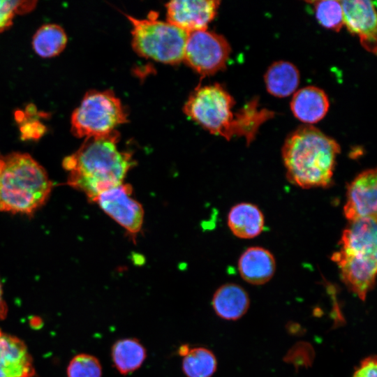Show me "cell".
I'll return each instance as SVG.
<instances>
[{"label": "cell", "mask_w": 377, "mask_h": 377, "mask_svg": "<svg viewBox=\"0 0 377 377\" xmlns=\"http://www.w3.org/2000/svg\"><path fill=\"white\" fill-rule=\"evenodd\" d=\"M119 134L85 139L80 147L64 158L67 184L93 201L101 192L124 183L133 164L131 153L118 149Z\"/></svg>", "instance_id": "1"}, {"label": "cell", "mask_w": 377, "mask_h": 377, "mask_svg": "<svg viewBox=\"0 0 377 377\" xmlns=\"http://www.w3.org/2000/svg\"><path fill=\"white\" fill-rule=\"evenodd\" d=\"M340 151L337 142L317 128L299 127L287 137L282 147L287 179L302 188L328 187Z\"/></svg>", "instance_id": "2"}, {"label": "cell", "mask_w": 377, "mask_h": 377, "mask_svg": "<svg viewBox=\"0 0 377 377\" xmlns=\"http://www.w3.org/2000/svg\"><path fill=\"white\" fill-rule=\"evenodd\" d=\"M0 211L31 216L47 200L52 182L31 156L15 152L3 158Z\"/></svg>", "instance_id": "3"}, {"label": "cell", "mask_w": 377, "mask_h": 377, "mask_svg": "<svg viewBox=\"0 0 377 377\" xmlns=\"http://www.w3.org/2000/svg\"><path fill=\"white\" fill-rule=\"evenodd\" d=\"M235 101L219 84L197 87L184 105V112L212 134L227 140L234 136L247 138L253 128V118L242 108L234 114Z\"/></svg>", "instance_id": "4"}, {"label": "cell", "mask_w": 377, "mask_h": 377, "mask_svg": "<svg viewBox=\"0 0 377 377\" xmlns=\"http://www.w3.org/2000/svg\"><path fill=\"white\" fill-rule=\"evenodd\" d=\"M126 16L132 25V46L137 54L168 64L183 61L186 31L157 20L155 13L146 19Z\"/></svg>", "instance_id": "5"}, {"label": "cell", "mask_w": 377, "mask_h": 377, "mask_svg": "<svg viewBox=\"0 0 377 377\" xmlns=\"http://www.w3.org/2000/svg\"><path fill=\"white\" fill-rule=\"evenodd\" d=\"M127 121L119 98L110 90L88 91L71 116V132L77 138L108 135Z\"/></svg>", "instance_id": "6"}, {"label": "cell", "mask_w": 377, "mask_h": 377, "mask_svg": "<svg viewBox=\"0 0 377 377\" xmlns=\"http://www.w3.org/2000/svg\"><path fill=\"white\" fill-rule=\"evenodd\" d=\"M231 48L221 34L206 29L188 33L183 61L198 73L210 75L223 69Z\"/></svg>", "instance_id": "7"}, {"label": "cell", "mask_w": 377, "mask_h": 377, "mask_svg": "<svg viewBox=\"0 0 377 377\" xmlns=\"http://www.w3.org/2000/svg\"><path fill=\"white\" fill-rule=\"evenodd\" d=\"M331 258L337 265L347 288L364 301L375 285L377 251L339 249Z\"/></svg>", "instance_id": "8"}, {"label": "cell", "mask_w": 377, "mask_h": 377, "mask_svg": "<svg viewBox=\"0 0 377 377\" xmlns=\"http://www.w3.org/2000/svg\"><path fill=\"white\" fill-rule=\"evenodd\" d=\"M116 223L135 237L142 229L144 210L132 197V187L120 184L99 193L93 200Z\"/></svg>", "instance_id": "9"}, {"label": "cell", "mask_w": 377, "mask_h": 377, "mask_svg": "<svg viewBox=\"0 0 377 377\" xmlns=\"http://www.w3.org/2000/svg\"><path fill=\"white\" fill-rule=\"evenodd\" d=\"M376 169L369 168L358 174L348 185L343 214L348 221L376 217Z\"/></svg>", "instance_id": "10"}, {"label": "cell", "mask_w": 377, "mask_h": 377, "mask_svg": "<svg viewBox=\"0 0 377 377\" xmlns=\"http://www.w3.org/2000/svg\"><path fill=\"white\" fill-rule=\"evenodd\" d=\"M219 4L216 0L171 1L165 5L167 22L187 33L206 29Z\"/></svg>", "instance_id": "11"}, {"label": "cell", "mask_w": 377, "mask_h": 377, "mask_svg": "<svg viewBox=\"0 0 377 377\" xmlns=\"http://www.w3.org/2000/svg\"><path fill=\"white\" fill-rule=\"evenodd\" d=\"M343 25L360 38L366 50L376 52V13L375 4L367 0L339 1Z\"/></svg>", "instance_id": "12"}, {"label": "cell", "mask_w": 377, "mask_h": 377, "mask_svg": "<svg viewBox=\"0 0 377 377\" xmlns=\"http://www.w3.org/2000/svg\"><path fill=\"white\" fill-rule=\"evenodd\" d=\"M33 359L23 341L0 330V377H34Z\"/></svg>", "instance_id": "13"}, {"label": "cell", "mask_w": 377, "mask_h": 377, "mask_svg": "<svg viewBox=\"0 0 377 377\" xmlns=\"http://www.w3.org/2000/svg\"><path fill=\"white\" fill-rule=\"evenodd\" d=\"M238 270L246 282L262 285L269 281L276 270L272 253L260 246L248 248L238 260Z\"/></svg>", "instance_id": "14"}, {"label": "cell", "mask_w": 377, "mask_h": 377, "mask_svg": "<svg viewBox=\"0 0 377 377\" xmlns=\"http://www.w3.org/2000/svg\"><path fill=\"white\" fill-rule=\"evenodd\" d=\"M329 107V99L325 91L314 86L297 91L290 102L294 116L308 124L320 121L327 113Z\"/></svg>", "instance_id": "15"}, {"label": "cell", "mask_w": 377, "mask_h": 377, "mask_svg": "<svg viewBox=\"0 0 377 377\" xmlns=\"http://www.w3.org/2000/svg\"><path fill=\"white\" fill-rule=\"evenodd\" d=\"M339 244V249L343 251H377L376 217L348 221Z\"/></svg>", "instance_id": "16"}, {"label": "cell", "mask_w": 377, "mask_h": 377, "mask_svg": "<svg viewBox=\"0 0 377 377\" xmlns=\"http://www.w3.org/2000/svg\"><path fill=\"white\" fill-rule=\"evenodd\" d=\"M249 297L240 286L226 283L220 286L212 297L216 314L225 320H235L242 317L249 307Z\"/></svg>", "instance_id": "17"}, {"label": "cell", "mask_w": 377, "mask_h": 377, "mask_svg": "<svg viewBox=\"0 0 377 377\" xmlns=\"http://www.w3.org/2000/svg\"><path fill=\"white\" fill-rule=\"evenodd\" d=\"M265 219L261 210L255 205L241 202L233 206L228 215V226L236 237L253 238L264 229Z\"/></svg>", "instance_id": "18"}, {"label": "cell", "mask_w": 377, "mask_h": 377, "mask_svg": "<svg viewBox=\"0 0 377 377\" xmlns=\"http://www.w3.org/2000/svg\"><path fill=\"white\" fill-rule=\"evenodd\" d=\"M265 83L267 91L276 97L291 95L300 83V73L297 67L289 61L273 63L265 74Z\"/></svg>", "instance_id": "19"}, {"label": "cell", "mask_w": 377, "mask_h": 377, "mask_svg": "<svg viewBox=\"0 0 377 377\" xmlns=\"http://www.w3.org/2000/svg\"><path fill=\"white\" fill-rule=\"evenodd\" d=\"M111 357L119 373L127 375L142 366L147 357V350L137 339H121L112 345Z\"/></svg>", "instance_id": "20"}, {"label": "cell", "mask_w": 377, "mask_h": 377, "mask_svg": "<svg viewBox=\"0 0 377 377\" xmlns=\"http://www.w3.org/2000/svg\"><path fill=\"white\" fill-rule=\"evenodd\" d=\"M67 43V36L59 25L48 24L42 26L33 37L32 45L40 57L50 58L60 54Z\"/></svg>", "instance_id": "21"}, {"label": "cell", "mask_w": 377, "mask_h": 377, "mask_svg": "<svg viewBox=\"0 0 377 377\" xmlns=\"http://www.w3.org/2000/svg\"><path fill=\"white\" fill-rule=\"evenodd\" d=\"M216 368V356L204 347L191 348L182 360V370L187 377H211Z\"/></svg>", "instance_id": "22"}, {"label": "cell", "mask_w": 377, "mask_h": 377, "mask_svg": "<svg viewBox=\"0 0 377 377\" xmlns=\"http://www.w3.org/2000/svg\"><path fill=\"white\" fill-rule=\"evenodd\" d=\"M319 24L328 29L339 31L343 25V11L339 1L326 0L311 2Z\"/></svg>", "instance_id": "23"}, {"label": "cell", "mask_w": 377, "mask_h": 377, "mask_svg": "<svg viewBox=\"0 0 377 377\" xmlns=\"http://www.w3.org/2000/svg\"><path fill=\"white\" fill-rule=\"evenodd\" d=\"M102 367L94 355L80 353L74 356L67 367L68 377H101Z\"/></svg>", "instance_id": "24"}, {"label": "cell", "mask_w": 377, "mask_h": 377, "mask_svg": "<svg viewBox=\"0 0 377 377\" xmlns=\"http://www.w3.org/2000/svg\"><path fill=\"white\" fill-rule=\"evenodd\" d=\"M36 3L33 1L0 0V33L12 24L16 14L31 10Z\"/></svg>", "instance_id": "25"}, {"label": "cell", "mask_w": 377, "mask_h": 377, "mask_svg": "<svg viewBox=\"0 0 377 377\" xmlns=\"http://www.w3.org/2000/svg\"><path fill=\"white\" fill-rule=\"evenodd\" d=\"M20 132L24 140H36L40 138L45 131V127L37 120L24 119L21 121Z\"/></svg>", "instance_id": "26"}, {"label": "cell", "mask_w": 377, "mask_h": 377, "mask_svg": "<svg viewBox=\"0 0 377 377\" xmlns=\"http://www.w3.org/2000/svg\"><path fill=\"white\" fill-rule=\"evenodd\" d=\"M377 362L375 356L364 358L355 370L353 377H376Z\"/></svg>", "instance_id": "27"}, {"label": "cell", "mask_w": 377, "mask_h": 377, "mask_svg": "<svg viewBox=\"0 0 377 377\" xmlns=\"http://www.w3.org/2000/svg\"><path fill=\"white\" fill-rule=\"evenodd\" d=\"M8 313V306L3 299V291L0 280V320L4 319Z\"/></svg>", "instance_id": "28"}, {"label": "cell", "mask_w": 377, "mask_h": 377, "mask_svg": "<svg viewBox=\"0 0 377 377\" xmlns=\"http://www.w3.org/2000/svg\"><path fill=\"white\" fill-rule=\"evenodd\" d=\"M190 348L188 346V345L187 344H184V345H182L179 348V350H178V354L182 356V357H185L189 352L190 350Z\"/></svg>", "instance_id": "29"}, {"label": "cell", "mask_w": 377, "mask_h": 377, "mask_svg": "<svg viewBox=\"0 0 377 377\" xmlns=\"http://www.w3.org/2000/svg\"><path fill=\"white\" fill-rule=\"evenodd\" d=\"M4 167V161L3 158H0V178Z\"/></svg>", "instance_id": "30"}]
</instances>
